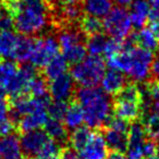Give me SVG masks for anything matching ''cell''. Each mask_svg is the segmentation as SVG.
<instances>
[{
    "label": "cell",
    "mask_w": 159,
    "mask_h": 159,
    "mask_svg": "<svg viewBox=\"0 0 159 159\" xmlns=\"http://www.w3.org/2000/svg\"><path fill=\"white\" fill-rule=\"evenodd\" d=\"M59 43L52 35H47L35 39V46L30 59L35 68H44L52 58L59 55Z\"/></svg>",
    "instance_id": "ba28073f"
},
{
    "label": "cell",
    "mask_w": 159,
    "mask_h": 159,
    "mask_svg": "<svg viewBox=\"0 0 159 159\" xmlns=\"http://www.w3.org/2000/svg\"><path fill=\"white\" fill-rule=\"evenodd\" d=\"M59 159H80V157L76 150H74L72 147H66L62 148L59 155Z\"/></svg>",
    "instance_id": "ab89813d"
},
{
    "label": "cell",
    "mask_w": 159,
    "mask_h": 159,
    "mask_svg": "<svg viewBox=\"0 0 159 159\" xmlns=\"http://www.w3.org/2000/svg\"><path fill=\"white\" fill-rule=\"evenodd\" d=\"M156 155L159 158V139H158V142L156 143Z\"/></svg>",
    "instance_id": "7dc6e473"
},
{
    "label": "cell",
    "mask_w": 159,
    "mask_h": 159,
    "mask_svg": "<svg viewBox=\"0 0 159 159\" xmlns=\"http://www.w3.org/2000/svg\"><path fill=\"white\" fill-rule=\"evenodd\" d=\"M38 159H59V156H51V157H38Z\"/></svg>",
    "instance_id": "bcb514c9"
},
{
    "label": "cell",
    "mask_w": 159,
    "mask_h": 159,
    "mask_svg": "<svg viewBox=\"0 0 159 159\" xmlns=\"http://www.w3.org/2000/svg\"><path fill=\"white\" fill-rule=\"evenodd\" d=\"M22 148L20 139L12 133L0 137V158L1 159H22Z\"/></svg>",
    "instance_id": "e0dca14e"
},
{
    "label": "cell",
    "mask_w": 159,
    "mask_h": 159,
    "mask_svg": "<svg viewBox=\"0 0 159 159\" xmlns=\"http://www.w3.org/2000/svg\"><path fill=\"white\" fill-rule=\"evenodd\" d=\"M150 9V16L149 20L157 21L159 20V0H147Z\"/></svg>",
    "instance_id": "f35d334b"
},
{
    "label": "cell",
    "mask_w": 159,
    "mask_h": 159,
    "mask_svg": "<svg viewBox=\"0 0 159 159\" xmlns=\"http://www.w3.org/2000/svg\"><path fill=\"white\" fill-rule=\"evenodd\" d=\"M57 40L59 43L60 48L64 49L72 45L84 43L86 40V35L81 31V29L77 30L75 27H66L58 34Z\"/></svg>",
    "instance_id": "d4e9b609"
},
{
    "label": "cell",
    "mask_w": 159,
    "mask_h": 159,
    "mask_svg": "<svg viewBox=\"0 0 159 159\" xmlns=\"http://www.w3.org/2000/svg\"><path fill=\"white\" fill-rule=\"evenodd\" d=\"M61 50L62 57L66 59V61L69 64H72V66L83 61L87 55L86 46L84 45V43L72 45V46H69L64 49H61Z\"/></svg>",
    "instance_id": "83f0119b"
},
{
    "label": "cell",
    "mask_w": 159,
    "mask_h": 159,
    "mask_svg": "<svg viewBox=\"0 0 159 159\" xmlns=\"http://www.w3.org/2000/svg\"><path fill=\"white\" fill-rule=\"evenodd\" d=\"M142 109L147 111H159V82H155L141 89Z\"/></svg>",
    "instance_id": "7402d4cb"
},
{
    "label": "cell",
    "mask_w": 159,
    "mask_h": 159,
    "mask_svg": "<svg viewBox=\"0 0 159 159\" xmlns=\"http://www.w3.org/2000/svg\"><path fill=\"white\" fill-rule=\"evenodd\" d=\"M83 12L87 16L104 19L113 8L112 0H83Z\"/></svg>",
    "instance_id": "ffe728a7"
},
{
    "label": "cell",
    "mask_w": 159,
    "mask_h": 159,
    "mask_svg": "<svg viewBox=\"0 0 159 159\" xmlns=\"http://www.w3.org/2000/svg\"><path fill=\"white\" fill-rule=\"evenodd\" d=\"M76 102L82 107L84 122L89 129H99L107 125L113 112L110 96L102 87L81 86L75 92Z\"/></svg>",
    "instance_id": "6da1fadb"
},
{
    "label": "cell",
    "mask_w": 159,
    "mask_h": 159,
    "mask_svg": "<svg viewBox=\"0 0 159 159\" xmlns=\"http://www.w3.org/2000/svg\"><path fill=\"white\" fill-rule=\"evenodd\" d=\"M108 37L102 33H97L91 35L89 38H86V50L91 56H99L102 57L105 52L106 44Z\"/></svg>",
    "instance_id": "f546056e"
},
{
    "label": "cell",
    "mask_w": 159,
    "mask_h": 159,
    "mask_svg": "<svg viewBox=\"0 0 159 159\" xmlns=\"http://www.w3.org/2000/svg\"><path fill=\"white\" fill-rule=\"evenodd\" d=\"M143 124L147 135L157 139H159V111H147Z\"/></svg>",
    "instance_id": "1f68e13d"
},
{
    "label": "cell",
    "mask_w": 159,
    "mask_h": 159,
    "mask_svg": "<svg viewBox=\"0 0 159 159\" xmlns=\"http://www.w3.org/2000/svg\"><path fill=\"white\" fill-rule=\"evenodd\" d=\"M124 42L130 45H136L144 49L155 51L159 48V36L152 31V27H142L139 32L132 34Z\"/></svg>",
    "instance_id": "5bb4252c"
},
{
    "label": "cell",
    "mask_w": 159,
    "mask_h": 159,
    "mask_svg": "<svg viewBox=\"0 0 159 159\" xmlns=\"http://www.w3.org/2000/svg\"><path fill=\"white\" fill-rule=\"evenodd\" d=\"M68 108L66 102H61V100H53L47 107V113L52 119L62 120L64 117V113Z\"/></svg>",
    "instance_id": "836d02e7"
},
{
    "label": "cell",
    "mask_w": 159,
    "mask_h": 159,
    "mask_svg": "<svg viewBox=\"0 0 159 159\" xmlns=\"http://www.w3.org/2000/svg\"><path fill=\"white\" fill-rule=\"evenodd\" d=\"M148 159H159V158H158L157 156H156V157L154 156V157H150V158H148Z\"/></svg>",
    "instance_id": "681fc988"
},
{
    "label": "cell",
    "mask_w": 159,
    "mask_h": 159,
    "mask_svg": "<svg viewBox=\"0 0 159 159\" xmlns=\"http://www.w3.org/2000/svg\"><path fill=\"white\" fill-rule=\"evenodd\" d=\"M48 139L49 136L46 134L45 130H40V129L23 133L20 139L23 154L30 157L38 156L43 146L48 141Z\"/></svg>",
    "instance_id": "30bf717a"
},
{
    "label": "cell",
    "mask_w": 159,
    "mask_h": 159,
    "mask_svg": "<svg viewBox=\"0 0 159 159\" xmlns=\"http://www.w3.org/2000/svg\"><path fill=\"white\" fill-rule=\"evenodd\" d=\"M44 128H45L46 134L48 135L50 139L58 142L60 145L66 144V141L69 139L68 129L66 128V125H64V123L62 122V120L48 118V120H47Z\"/></svg>",
    "instance_id": "44dd1931"
},
{
    "label": "cell",
    "mask_w": 159,
    "mask_h": 159,
    "mask_svg": "<svg viewBox=\"0 0 159 159\" xmlns=\"http://www.w3.org/2000/svg\"><path fill=\"white\" fill-rule=\"evenodd\" d=\"M0 159H1V158H0Z\"/></svg>",
    "instance_id": "816d5d0a"
},
{
    "label": "cell",
    "mask_w": 159,
    "mask_h": 159,
    "mask_svg": "<svg viewBox=\"0 0 159 159\" xmlns=\"http://www.w3.org/2000/svg\"><path fill=\"white\" fill-rule=\"evenodd\" d=\"M80 29L85 35H94V34L102 33V22L100 19H97L95 16H84L81 18V25Z\"/></svg>",
    "instance_id": "4dcf8cb0"
},
{
    "label": "cell",
    "mask_w": 159,
    "mask_h": 159,
    "mask_svg": "<svg viewBox=\"0 0 159 159\" xmlns=\"http://www.w3.org/2000/svg\"><path fill=\"white\" fill-rule=\"evenodd\" d=\"M74 83L75 82L73 81L72 76L68 73L51 80L50 84L48 86L50 97L53 100L68 102L70 98H72L73 94L75 93Z\"/></svg>",
    "instance_id": "8fae6325"
},
{
    "label": "cell",
    "mask_w": 159,
    "mask_h": 159,
    "mask_svg": "<svg viewBox=\"0 0 159 159\" xmlns=\"http://www.w3.org/2000/svg\"><path fill=\"white\" fill-rule=\"evenodd\" d=\"M91 135L92 132L89 126H80L72 131L71 135H69L68 141L73 149L76 152H81L87 144Z\"/></svg>",
    "instance_id": "f1b7e54d"
},
{
    "label": "cell",
    "mask_w": 159,
    "mask_h": 159,
    "mask_svg": "<svg viewBox=\"0 0 159 159\" xmlns=\"http://www.w3.org/2000/svg\"><path fill=\"white\" fill-rule=\"evenodd\" d=\"M142 112V92L135 84H126L116 95L113 113L126 122H133Z\"/></svg>",
    "instance_id": "277c9868"
},
{
    "label": "cell",
    "mask_w": 159,
    "mask_h": 159,
    "mask_svg": "<svg viewBox=\"0 0 159 159\" xmlns=\"http://www.w3.org/2000/svg\"><path fill=\"white\" fill-rule=\"evenodd\" d=\"M14 27L13 16L5 7L0 8V32L12 31Z\"/></svg>",
    "instance_id": "d590c367"
},
{
    "label": "cell",
    "mask_w": 159,
    "mask_h": 159,
    "mask_svg": "<svg viewBox=\"0 0 159 159\" xmlns=\"http://www.w3.org/2000/svg\"><path fill=\"white\" fill-rule=\"evenodd\" d=\"M62 120L68 130L73 131L82 126V124L84 123V113H83L82 107L77 102H72L71 105H68V108Z\"/></svg>",
    "instance_id": "603a6c76"
},
{
    "label": "cell",
    "mask_w": 159,
    "mask_h": 159,
    "mask_svg": "<svg viewBox=\"0 0 159 159\" xmlns=\"http://www.w3.org/2000/svg\"><path fill=\"white\" fill-rule=\"evenodd\" d=\"M48 118L49 116L47 113V109H39V110L33 111V112H30L27 115L23 116L19 120L16 125H19V130L21 132L25 133L29 132V131L43 128L46 124Z\"/></svg>",
    "instance_id": "ac0fdd59"
},
{
    "label": "cell",
    "mask_w": 159,
    "mask_h": 159,
    "mask_svg": "<svg viewBox=\"0 0 159 159\" xmlns=\"http://www.w3.org/2000/svg\"><path fill=\"white\" fill-rule=\"evenodd\" d=\"M147 139V132L142 122L133 121L128 130L126 157L129 159H144L143 146Z\"/></svg>",
    "instance_id": "9c48e42d"
},
{
    "label": "cell",
    "mask_w": 159,
    "mask_h": 159,
    "mask_svg": "<svg viewBox=\"0 0 159 159\" xmlns=\"http://www.w3.org/2000/svg\"><path fill=\"white\" fill-rule=\"evenodd\" d=\"M112 1L117 6H119V7L126 8V7H130L131 3H132L134 0H112Z\"/></svg>",
    "instance_id": "7bdbcfd3"
},
{
    "label": "cell",
    "mask_w": 159,
    "mask_h": 159,
    "mask_svg": "<svg viewBox=\"0 0 159 159\" xmlns=\"http://www.w3.org/2000/svg\"><path fill=\"white\" fill-rule=\"evenodd\" d=\"M154 59L152 51L124 42V48L118 55L107 59L110 69L118 70L134 82H145L150 75Z\"/></svg>",
    "instance_id": "7a4b0ae2"
},
{
    "label": "cell",
    "mask_w": 159,
    "mask_h": 159,
    "mask_svg": "<svg viewBox=\"0 0 159 159\" xmlns=\"http://www.w3.org/2000/svg\"><path fill=\"white\" fill-rule=\"evenodd\" d=\"M24 5H34V3H38V2H43L45 0H21Z\"/></svg>",
    "instance_id": "f6af8a7d"
},
{
    "label": "cell",
    "mask_w": 159,
    "mask_h": 159,
    "mask_svg": "<svg viewBox=\"0 0 159 159\" xmlns=\"http://www.w3.org/2000/svg\"><path fill=\"white\" fill-rule=\"evenodd\" d=\"M123 48H124V40L122 42V40H118L115 39V38H108L104 55L108 59V58H111L113 56L118 55L120 51H122Z\"/></svg>",
    "instance_id": "e575fe53"
},
{
    "label": "cell",
    "mask_w": 159,
    "mask_h": 159,
    "mask_svg": "<svg viewBox=\"0 0 159 159\" xmlns=\"http://www.w3.org/2000/svg\"><path fill=\"white\" fill-rule=\"evenodd\" d=\"M68 64L69 63L62 56H56L44 66V77L51 81L56 77L66 74L68 71Z\"/></svg>",
    "instance_id": "4316f807"
},
{
    "label": "cell",
    "mask_w": 159,
    "mask_h": 159,
    "mask_svg": "<svg viewBox=\"0 0 159 159\" xmlns=\"http://www.w3.org/2000/svg\"><path fill=\"white\" fill-rule=\"evenodd\" d=\"M14 29L23 36L42 33L48 26V8L45 1L34 5H24L13 14Z\"/></svg>",
    "instance_id": "3957f363"
},
{
    "label": "cell",
    "mask_w": 159,
    "mask_h": 159,
    "mask_svg": "<svg viewBox=\"0 0 159 159\" xmlns=\"http://www.w3.org/2000/svg\"><path fill=\"white\" fill-rule=\"evenodd\" d=\"M106 159H129V158L126 156H124L122 152H112L111 154H109L108 156L106 157Z\"/></svg>",
    "instance_id": "ee69618b"
},
{
    "label": "cell",
    "mask_w": 159,
    "mask_h": 159,
    "mask_svg": "<svg viewBox=\"0 0 159 159\" xmlns=\"http://www.w3.org/2000/svg\"><path fill=\"white\" fill-rule=\"evenodd\" d=\"M129 14L134 27L139 30L145 26L150 16V9L147 0H134L130 6Z\"/></svg>",
    "instance_id": "d6986e66"
},
{
    "label": "cell",
    "mask_w": 159,
    "mask_h": 159,
    "mask_svg": "<svg viewBox=\"0 0 159 159\" xmlns=\"http://www.w3.org/2000/svg\"><path fill=\"white\" fill-rule=\"evenodd\" d=\"M16 124L12 121L11 119L7 118V119H3L0 121V137L7 136L9 134H12L16 130Z\"/></svg>",
    "instance_id": "8d00e7d4"
},
{
    "label": "cell",
    "mask_w": 159,
    "mask_h": 159,
    "mask_svg": "<svg viewBox=\"0 0 159 159\" xmlns=\"http://www.w3.org/2000/svg\"><path fill=\"white\" fill-rule=\"evenodd\" d=\"M20 36L12 31L0 32V57L12 59Z\"/></svg>",
    "instance_id": "484cf974"
},
{
    "label": "cell",
    "mask_w": 159,
    "mask_h": 159,
    "mask_svg": "<svg viewBox=\"0 0 159 159\" xmlns=\"http://www.w3.org/2000/svg\"><path fill=\"white\" fill-rule=\"evenodd\" d=\"M58 18L64 23H75L81 20L83 7L81 0H56Z\"/></svg>",
    "instance_id": "4fadbf2b"
},
{
    "label": "cell",
    "mask_w": 159,
    "mask_h": 159,
    "mask_svg": "<svg viewBox=\"0 0 159 159\" xmlns=\"http://www.w3.org/2000/svg\"><path fill=\"white\" fill-rule=\"evenodd\" d=\"M128 130L129 124L120 118H111L107 123L104 139L108 149L116 152H123L128 146Z\"/></svg>",
    "instance_id": "52a82bcc"
},
{
    "label": "cell",
    "mask_w": 159,
    "mask_h": 159,
    "mask_svg": "<svg viewBox=\"0 0 159 159\" xmlns=\"http://www.w3.org/2000/svg\"><path fill=\"white\" fill-rule=\"evenodd\" d=\"M29 94L33 97H40V96L47 95L48 94V85H47L46 79L44 76L36 75L30 83L27 95Z\"/></svg>",
    "instance_id": "d6a6232c"
},
{
    "label": "cell",
    "mask_w": 159,
    "mask_h": 159,
    "mask_svg": "<svg viewBox=\"0 0 159 159\" xmlns=\"http://www.w3.org/2000/svg\"><path fill=\"white\" fill-rule=\"evenodd\" d=\"M143 152H144V159H148L150 157H154L155 154H156V144L152 141L146 139V142L144 143L143 146Z\"/></svg>",
    "instance_id": "74e56055"
},
{
    "label": "cell",
    "mask_w": 159,
    "mask_h": 159,
    "mask_svg": "<svg viewBox=\"0 0 159 159\" xmlns=\"http://www.w3.org/2000/svg\"><path fill=\"white\" fill-rule=\"evenodd\" d=\"M34 46H35L34 38H32L31 36H20L12 60H16L21 63H25L26 61H30L34 50Z\"/></svg>",
    "instance_id": "cb8c5ba5"
},
{
    "label": "cell",
    "mask_w": 159,
    "mask_h": 159,
    "mask_svg": "<svg viewBox=\"0 0 159 159\" xmlns=\"http://www.w3.org/2000/svg\"><path fill=\"white\" fill-rule=\"evenodd\" d=\"M0 1H1V2H3V3H6L7 1H9V0H0Z\"/></svg>",
    "instance_id": "f907efd6"
},
{
    "label": "cell",
    "mask_w": 159,
    "mask_h": 159,
    "mask_svg": "<svg viewBox=\"0 0 159 159\" xmlns=\"http://www.w3.org/2000/svg\"><path fill=\"white\" fill-rule=\"evenodd\" d=\"M100 84H102V89L105 93L112 96L117 95L126 85L125 74L118 70L110 69L104 73Z\"/></svg>",
    "instance_id": "2e32d148"
},
{
    "label": "cell",
    "mask_w": 159,
    "mask_h": 159,
    "mask_svg": "<svg viewBox=\"0 0 159 159\" xmlns=\"http://www.w3.org/2000/svg\"><path fill=\"white\" fill-rule=\"evenodd\" d=\"M10 106L7 102V98H0V121L9 118Z\"/></svg>",
    "instance_id": "60d3db41"
},
{
    "label": "cell",
    "mask_w": 159,
    "mask_h": 159,
    "mask_svg": "<svg viewBox=\"0 0 159 159\" xmlns=\"http://www.w3.org/2000/svg\"><path fill=\"white\" fill-rule=\"evenodd\" d=\"M132 22L130 14L125 8L113 7L111 11L104 18L102 30L110 38L118 40H125L132 32Z\"/></svg>",
    "instance_id": "8992f818"
},
{
    "label": "cell",
    "mask_w": 159,
    "mask_h": 159,
    "mask_svg": "<svg viewBox=\"0 0 159 159\" xmlns=\"http://www.w3.org/2000/svg\"><path fill=\"white\" fill-rule=\"evenodd\" d=\"M106 72V63L99 56H91L72 66L70 75L80 86H97Z\"/></svg>",
    "instance_id": "5b68a950"
},
{
    "label": "cell",
    "mask_w": 159,
    "mask_h": 159,
    "mask_svg": "<svg viewBox=\"0 0 159 159\" xmlns=\"http://www.w3.org/2000/svg\"><path fill=\"white\" fill-rule=\"evenodd\" d=\"M108 147L104 135L100 132H92L87 144L80 152V159H106Z\"/></svg>",
    "instance_id": "7c38bea8"
},
{
    "label": "cell",
    "mask_w": 159,
    "mask_h": 159,
    "mask_svg": "<svg viewBox=\"0 0 159 159\" xmlns=\"http://www.w3.org/2000/svg\"><path fill=\"white\" fill-rule=\"evenodd\" d=\"M19 73V66L16 62L10 59L0 60V89L11 97L16 85Z\"/></svg>",
    "instance_id": "9a60e30c"
},
{
    "label": "cell",
    "mask_w": 159,
    "mask_h": 159,
    "mask_svg": "<svg viewBox=\"0 0 159 159\" xmlns=\"http://www.w3.org/2000/svg\"><path fill=\"white\" fill-rule=\"evenodd\" d=\"M150 75L156 82H159V56L154 57L152 59V66H150Z\"/></svg>",
    "instance_id": "b9f144b4"
},
{
    "label": "cell",
    "mask_w": 159,
    "mask_h": 159,
    "mask_svg": "<svg viewBox=\"0 0 159 159\" xmlns=\"http://www.w3.org/2000/svg\"><path fill=\"white\" fill-rule=\"evenodd\" d=\"M22 159H35L34 157H30V156H26V157H24V158H22Z\"/></svg>",
    "instance_id": "c3c4849f"
}]
</instances>
